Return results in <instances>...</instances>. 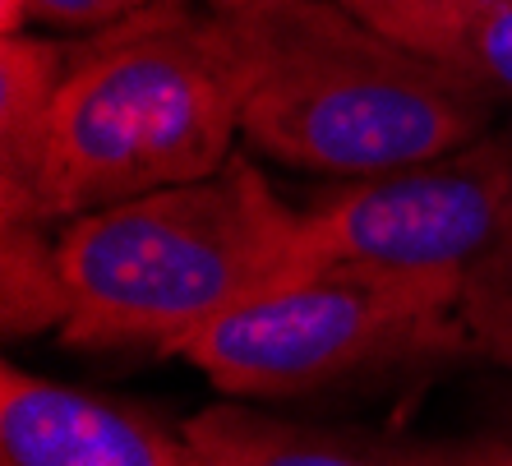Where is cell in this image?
Segmentation results:
<instances>
[{"mask_svg": "<svg viewBox=\"0 0 512 466\" xmlns=\"http://www.w3.org/2000/svg\"><path fill=\"white\" fill-rule=\"evenodd\" d=\"M70 47L37 33L0 37V222H42V162Z\"/></svg>", "mask_w": 512, "mask_h": 466, "instance_id": "obj_8", "label": "cell"}, {"mask_svg": "<svg viewBox=\"0 0 512 466\" xmlns=\"http://www.w3.org/2000/svg\"><path fill=\"white\" fill-rule=\"evenodd\" d=\"M240 70V139L268 162L374 180L494 130L499 102L342 0H254L227 10Z\"/></svg>", "mask_w": 512, "mask_h": 466, "instance_id": "obj_1", "label": "cell"}, {"mask_svg": "<svg viewBox=\"0 0 512 466\" xmlns=\"http://www.w3.org/2000/svg\"><path fill=\"white\" fill-rule=\"evenodd\" d=\"M185 425L199 466H512L503 439H393L370 430H333L217 402Z\"/></svg>", "mask_w": 512, "mask_h": 466, "instance_id": "obj_7", "label": "cell"}, {"mask_svg": "<svg viewBox=\"0 0 512 466\" xmlns=\"http://www.w3.org/2000/svg\"><path fill=\"white\" fill-rule=\"evenodd\" d=\"M420 56L512 102V0H342Z\"/></svg>", "mask_w": 512, "mask_h": 466, "instance_id": "obj_9", "label": "cell"}, {"mask_svg": "<svg viewBox=\"0 0 512 466\" xmlns=\"http://www.w3.org/2000/svg\"><path fill=\"white\" fill-rule=\"evenodd\" d=\"M443 351H476L453 282L328 259L213 319L176 356L231 397H300Z\"/></svg>", "mask_w": 512, "mask_h": 466, "instance_id": "obj_4", "label": "cell"}, {"mask_svg": "<svg viewBox=\"0 0 512 466\" xmlns=\"http://www.w3.org/2000/svg\"><path fill=\"white\" fill-rule=\"evenodd\" d=\"M240 70L222 14L153 0L74 37L42 162V222L60 227L231 162Z\"/></svg>", "mask_w": 512, "mask_h": 466, "instance_id": "obj_3", "label": "cell"}, {"mask_svg": "<svg viewBox=\"0 0 512 466\" xmlns=\"http://www.w3.org/2000/svg\"><path fill=\"white\" fill-rule=\"evenodd\" d=\"M70 282L60 259V227L0 222V328L5 337H33L65 328Z\"/></svg>", "mask_w": 512, "mask_h": 466, "instance_id": "obj_10", "label": "cell"}, {"mask_svg": "<svg viewBox=\"0 0 512 466\" xmlns=\"http://www.w3.org/2000/svg\"><path fill=\"white\" fill-rule=\"evenodd\" d=\"M208 10H217V14H227V10H245V5H254V0H203Z\"/></svg>", "mask_w": 512, "mask_h": 466, "instance_id": "obj_12", "label": "cell"}, {"mask_svg": "<svg viewBox=\"0 0 512 466\" xmlns=\"http://www.w3.org/2000/svg\"><path fill=\"white\" fill-rule=\"evenodd\" d=\"M0 466H199L185 425L120 397L5 365L0 370Z\"/></svg>", "mask_w": 512, "mask_h": 466, "instance_id": "obj_6", "label": "cell"}, {"mask_svg": "<svg viewBox=\"0 0 512 466\" xmlns=\"http://www.w3.org/2000/svg\"><path fill=\"white\" fill-rule=\"evenodd\" d=\"M153 0H0V37L33 33V28H56V33H102L139 14Z\"/></svg>", "mask_w": 512, "mask_h": 466, "instance_id": "obj_11", "label": "cell"}, {"mask_svg": "<svg viewBox=\"0 0 512 466\" xmlns=\"http://www.w3.org/2000/svg\"><path fill=\"white\" fill-rule=\"evenodd\" d=\"M305 273L374 259L453 282L480 356L512 365V130L374 180H342L300 222Z\"/></svg>", "mask_w": 512, "mask_h": 466, "instance_id": "obj_5", "label": "cell"}, {"mask_svg": "<svg viewBox=\"0 0 512 466\" xmlns=\"http://www.w3.org/2000/svg\"><path fill=\"white\" fill-rule=\"evenodd\" d=\"M300 222L305 213L240 153L190 185L60 222L70 282L60 337L79 351L176 356L213 319L305 273Z\"/></svg>", "mask_w": 512, "mask_h": 466, "instance_id": "obj_2", "label": "cell"}]
</instances>
